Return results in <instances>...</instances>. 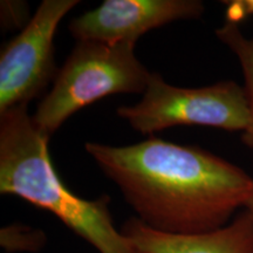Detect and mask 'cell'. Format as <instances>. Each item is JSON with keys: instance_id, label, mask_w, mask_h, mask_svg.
I'll list each match as a JSON object with an SVG mask.
<instances>
[{"instance_id": "6da1fadb", "label": "cell", "mask_w": 253, "mask_h": 253, "mask_svg": "<svg viewBox=\"0 0 253 253\" xmlns=\"http://www.w3.org/2000/svg\"><path fill=\"white\" fill-rule=\"evenodd\" d=\"M87 153L115 183L145 225L169 233L225 226L244 210L253 179L212 153L151 137L113 147L86 143Z\"/></svg>"}, {"instance_id": "7a4b0ae2", "label": "cell", "mask_w": 253, "mask_h": 253, "mask_svg": "<svg viewBox=\"0 0 253 253\" xmlns=\"http://www.w3.org/2000/svg\"><path fill=\"white\" fill-rule=\"evenodd\" d=\"M49 136L27 106L0 115V192L53 213L100 253H142L114 225L108 196L89 201L61 181L48 151Z\"/></svg>"}, {"instance_id": "3957f363", "label": "cell", "mask_w": 253, "mask_h": 253, "mask_svg": "<svg viewBox=\"0 0 253 253\" xmlns=\"http://www.w3.org/2000/svg\"><path fill=\"white\" fill-rule=\"evenodd\" d=\"M132 41H78L59 69L52 89L32 116L49 137L73 114L113 94L144 93L151 73L135 55Z\"/></svg>"}, {"instance_id": "277c9868", "label": "cell", "mask_w": 253, "mask_h": 253, "mask_svg": "<svg viewBox=\"0 0 253 253\" xmlns=\"http://www.w3.org/2000/svg\"><path fill=\"white\" fill-rule=\"evenodd\" d=\"M120 118L142 134L178 126H201L244 132L250 125V106L244 87L226 80L207 87L171 86L151 73L143 97L134 106L118 109Z\"/></svg>"}, {"instance_id": "5b68a950", "label": "cell", "mask_w": 253, "mask_h": 253, "mask_svg": "<svg viewBox=\"0 0 253 253\" xmlns=\"http://www.w3.org/2000/svg\"><path fill=\"white\" fill-rule=\"evenodd\" d=\"M78 0H43L23 31L0 54V115L39 97L58 69L54 37L63 17Z\"/></svg>"}, {"instance_id": "8992f818", "label": "cell", "mask_w": 253, "mask_h": 253, "mask_svg": "<svg viewBox=\"0 0 253 253\" xmlns=\"http://www.w3.org/2000/svg\"><path fill=\"white\" fill-rule=\"evenodd\" d=\"M203 13L204 4L199 0H106L73 19L69 31L78 41L136 42L154 28L182 19H198Z\"/></svg>"}, {"instance_id": "52a82bcc", "label": "cell", "mask_w": 253, "mask_h": 253, "mask_svg": "<svg viewBox=\"0 0 253 253\" xmlns=\"http://www.w3.org/2000/svg\"><path fill=\"white\" fill-rule=\"evenodd\" d=\"M121 231L142 253H253V216L248 210L209 232H162L138 218L126 220Z\"/></svg>"}, {"instance_id": "ba28073f", "label": "cell", "mask_w": 253, "mask_h": 253, "mask_svg": "<svg viewBox=\"0 0 253 253\" xmlns=\"http://www.w3.org/2000/svg\"><path fill=\"white\" fill-rule=\"evenodd\" d=\"M216 36L238 59L245 79V91L250 106V125L243 132L242 141L253 148V37L246 38L239 24L226 21L216 31Z\"/></svg>"}, {"instance_id": "9c48e42d", "label": "cell", "mask_w": 253, "mask_h": 253, "mask_svg": "<svg viewBox=\"0 0 253 253\" xmlns=\"http://www.w3.org/2000/svg\"><path fill=\"white\" fill-rule=\"evenodd\" d=\"M26 2L1 1V24L5 28L26 26L31 19H27Z\"/></svg>"}, {"instance_id": "30bf717a", "label": "cell", "mask_w": 253, "mask_h": 253, "mask_svg": "<svg viewBox=\"0 0 253 253\" xmlns=\"http://www.w3.org/2000/svg\"><path fill=\"white\" fill-rule=\"evenodd\" d=\"M226 5V21L240 24L249 17H253V0H232L223 1Z\"/></svg>"}, {"instance_id": "8fae6325", "label": "cell", "mask_w": 253, "mask_h": 253, "mask_svg": "<svg viewBox=\"0 0 253 253\" xmlns=\"http://www.w3.org/2000/svg\"><path fill=\"white\" fill-rule=\"evenodd\" d=\"M244 210H248L249 212L253 216V188H252L251 194H250V197L248 199V202H246V205H245Z\"/></svg>"}]
</instances>
